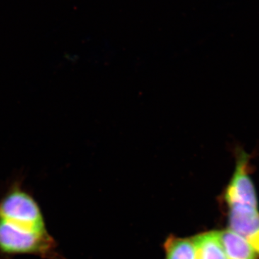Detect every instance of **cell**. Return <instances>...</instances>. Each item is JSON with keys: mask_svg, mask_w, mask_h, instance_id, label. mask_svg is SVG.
Listing matches in <instances>:
<instances>
[{"mask_svg": "<svg viewBox=\"0 0 259 259\" xmlns=\"http://www.w3.org/2000/svg\"><path fill=\"white\" fill-rule=\"evenodd\" d=\"M57 248L35 196L18 193L0 201V259H62Z\"/></svg>", "mask_w": 259, "mask_h": 259, "instance_id": "obj_1", "label": "cell"}, {"mask_svg": "<svg viewBox=\"0 0 259 259\" xmlns=\"http://www.w3.org/2000/svg\"><path fill=\"white\" fill-rule=\"evenodd\" d=\"M230 208V229L244 238L259 253L258 209L241 205L231 206Z\"/></svg>", "mask_w": 259, "mask_h": 259, "instance_id": "obj_3", "label": "cell"}, {"mask_svg": "<svg viewBox=\"0 0 259 259\" xmlns=\"http://www.w3.org/2000/svg\"><path fill=\"white\" fill-rule=\"evenodd\" d=\"M166 259H196V245L194 238H180L171 236L164 245Z\"/></svg>", "mask_w": 259, "mask_h": 259, "instance_id": "obj_6", "label": "cell"}, {"mask_svg": "<svg viewBox=\"0 0 259 259\" xmlns=\"http://www.w3.org/2000/svg\"><path fill=\"white\" fill-rule=\"evenodd\" d=\"M236 168L227 188L226 199L231 206L241 205L258 209L254 185L250 176V156L243 148L235 149Z\"/></svg>", "mask_w": 259, "mask_h": 259, "instance_id": "obj_2", "label": "cell"}, {"mask_svg": "<svg viewBox=\"0 0 259 259\" xmlns=\"http://www.w3.org/2000/svg\"><path fill=\"white\" fill-rule=\"evenodd\" d=\"M193 238L197 250L196 259H227L218 231L203 233Z\"/></svg>", "mask_w": 259, "mask_h": 259, "instance_id": "obj_5", "label": "cell"}, {"mask_svg": "<svg viewBox=\"0 0 259 259\" xmlns=\"http://www.w3.org/2000/svg\"><path fill=\"white\" fill-rule=\"evenodd\" d=\"M218 233L227 259H256L253 247L236 232L228 229Z\"/></svg>", "mask_w": 259, "mask_h": 259, "instance_id": "obj_4", "label": "cell"}]
</instances>
